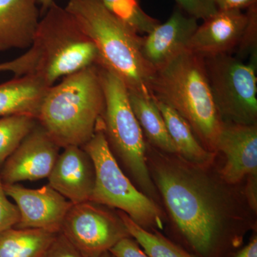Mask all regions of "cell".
<instances>
[{
	"instance_id": "7402d4cb",
	"label": "cell",
	"mask_w": 257,
	"mask_h": 257,
	"mask_svg": "<svg viewBox=\"0 0 257 257\" xmlns=\"http://www.w3.org/2000/svg\"><path fill=\"white\" fill-rule=\"evenodd\" d=\"M37 124L36 118L26 115L0 118V167Z\"/></svg>"
},
{
	"instance_id": "d6a6232c",
	"label": "cell",
	"mask_w": 257,
	"mask_h": 257,
	"mask_svg": "<svg viewBox=\"0 0 257 257\" xmlns=\"http://www.w3.org/2000/svg\"><path fill=\"white\" fill-rule=\"evenodd\" d=\"M100 257H112L111 256V253L109 252L104 253V254L101 255Z\"/></svg>"
},
{
	"instance_id": "4dcf8cb0",
	"label": "cell",
	"mask_w": 257,
	"mask_h": 257,
	"mask_svg": "<svg viewBox=\"0 0 257 257\" xmlns=\"http://www.w3.org/2000/svg\"><path fill=\"white\" fill-rule=\"evenodd\" d=\"M232 257H257L256 235H253L248 244L239 250Z\"/></svg>"
},
{
	"instance_id": "d6986e66",
	"label": "cell",
	"mask_w": 257,
	"mask_h": 257,
	"mask_svg": "<svg viewBox=\"0 0 257 257\" xmlns=\"http://www.w3.org/2000/svg\"><path fill=\"white\" fill-rule=\"evenodd\" d=\"M128 92L130 105L148 144L165 153L178 156L165 119L153 96Z\"/></svg>"
},
{
	"instance_id": "6da1fadb",
	"label": "cell",
	"mask_w": 257,
	"mask_h": 257,
	"mask_svg": "<svg viewBox=\"0 0 257 257\" xmlns=\"http://www.w3.org/2000/svg\"><path fill=\"white\" fill-rule=\"evenodd\" d=\"M151 177L174 223L175 243L196 257H232L247 228L204 171L147 143Z\"/></svg>"
},
{
	"instance_id": "ffe728a7",
	"label": "cell",
	"mask_w": 257,
	"mask_h": 257,
	"mask_svg": "<svg viewBox=\"0 0 257 257\" xmlns=\"http://www.w3.org/2000/svg\"><path fill=\"white\" fill-rule=\"evenodd\" d=\"M56 234L42 229L12 228L0 235V257H42Z\"/></svg>"
},
{
	"instance_id": "9a60e30c",
	"label": "cell",
	"mask_w": 257,
	"mask_h": 257,
	"mask_svg": "<svg viewBox=\"0 0 257 257\" xmlns=\"http://www.w3.org/2000/svg\"><path fill=\"white\" fill-rule=\"evenodd\" d=\"M48 180L49 185L72 204L88 202L95 184L94 162L82 147H64Z\"/></svg>"
},
{
	"instance_id": "ba28073f",
	"label": "cell",
	"mask_w": 257,
	"mask_h": 257,
	"mask_svg": "<svg viewBox=\"0 0 257 257\" xmlns=\"http://www.w3.org/2000/svg\"><path fill=\"white\" fill-rule=\"evenodd\" d=\"M211 93L224 123L256 124L257 55L249 63L231 55L204 59Z\"/></svg>"
},
{
	"instance_id": "f1b7e54d",
	"label": "cell",
	"mask_w": 257,
	"mask_h": 257,
	"mask_svg": "<svg viewBox=\"0 0 257 257\" xmlns=\"http://www.w3.org/2000/svg\"><path fill=\"white\" fill-rule=\"evenodd\" d=\"M109 252L112 257H150L132 236L120 240Z\"/></svg>"
},
{
	"instance_id": "52a82bcc",
	"label": "cell",
	"mask_w": 257,
	"mask_h": 257,
	"mask_svg": "<svg viewBox=\"0 0 257 257\" xmlns=\"http://www.w3.org/2000/svg\"><path fill=\"white\" fill-rule=\"evenodd\" d=\"M95 168L90 201L123 211L147 230L164 229L163 215L155 201L136 188L125 175L106 141L101 119L92 139L82 147Z\"/></svg>"
},
{
	"instance_id": "603a6c76",
	"label": "cell",
	"mask_w": 257,
	"mask_h": 257,
	"mask_svg": "<svg viewBox=\"0 0 257 257\" xmlns=\"http://www.w3.org/2000/svg\"><path fill=\"white\" fill-rule=\"evenodd\" d=\"M111 14L131 27L139 35H147L157 25L159 20L147 14L139 0H101Z\"/></svg>"
},
{
	"instance_id": "4fadbf2b",
	"label": "cell",
	"mask_w": 257,
	"mask_h": 257,
	"mask_svg": "<svg viewBox=\"0 0 257 257\" xmlns=\"http://www.w3.org/2000/svg\"><path fill=\"white\" fill-rule=\"evenodd\" d=\"M216 151L224 155L226 163L221 178L229 184H239L257 172V126L255 124L224 123Z\"/></svg>"
},
{
	"instance_id": "5b68a950",
	"label": "cell",
	"mask_w": 257,
	"mask_h": 257,
	"mask_svg": "<svg viewBox=\"0 0 257 257\" xmlns=\"http://www.w3.org/2000/svg\"><path fill=\"white\" fill-rule=\"evenodd\" d=\"M37 60L33 72L50 87L56 81L99 64L92 40L65 8L55 2L39 22L32 46Z\"/></svg>"
},
{
	"instance_id": "7c38bea8",
	"label": "cell",
	"mask_w": 257,
	"mask_h": 257,
	"mask_svg": "<svg viewBox=\"0 0 257 257\" xmlns=\"http://www.w3.org/2000/svg\"><path fill=\"white\" fill-rule=\"evenodd\" d=\"M248 21L247 13L241 10H218L199 25L187 50L204 59L231 55L239 46Z\"/></svg>"
},
{
	"instance_id": "d4e9b609",
	"label": "cell",
	"mask_w": 257,
	"mask_h": 257,
	"mask_svg": "<svg viewBox=\"0 0 257 257\" xmlns=\"http://www.w3.org/2000/svg\"><path fill=\"white\" fill-rule=\"evenodd\" d=\"M0 176V235L15 228L20 221V211L16 204L10 200Z\"/></svg>"
},
{
	"instance_id": "277c9868",
	"label": "cell",
	"mask_w": 257,
	"mask_h": 257,
	"mask_svg": "<svg viewBox=\"0 0 257 257\" xmlns=\"http://www.w3.org/2000/svg\"><path fill=\"white\" fill-rule=\"evenodd\" d=\"M104 106L98 66H91L50 87L37 120L61 148L83 147L95 133Z\"/></svg>"
},
{
	"instance_id": "5bb4252c",
	"label": "cell",
	"mask_w": 257,
	"mask_h": 257,
	"mask_svg": "<svg viewBox=\"0 0 257 257\" xmlns=\"http://www.w3.org/2000/svg\"><path fill=\"white\" fill-rule=\"evenodd\" d=\"M197 21L177 7L165 23L159 24L143 37L142 54L155 72L187 50L199 27Z\"/></svg>"
},
{
	"instance_id": "7a4b0ae2",
	"label": "cell",
	"mask_w": 257,
	"mask_h": 257,
	"mask_svg": "<svg viewBox=\"0 0 257 257\" xmlns=\"http://www.w3.org/2000/svg\"><path fill=\"white\" fill-rule=\"evenodd\" d=\"M152 96L175 109L188 122L199 141L216 153L223 122L216 109L204 59L188 50L155 72Z\"/></svg>"
},
{
	"instance_id": "9c48e42d",
	"label": "cell",
	"mask_w": 257,
	"mask_h": 257,
	"mask_svg": "<svg viewBox=\"0 0 257 257\" xmlns=\"http://www.w3.org/2000/svg\"><path fill=\"white\" fill-rule=\"evenodd\" d=\"M92 201L72 204L60 233L86 257H100L130 236L119 214Z\"/></svg>"
},
{
	"instance_id": "8992f818",
	"label": "cell",
	"mask_w": 257,
	"mask_h": 257,
	"mask_svg": "<svg viewBox=\"0 0 257 257\" xmlns=\"http://www.w3.org/2000/svg\"><path fill=\"white\" fill-rule=\"evenodd\" d=\"M104 96L103 132L113 155L150 198L156 189L147 161V143L128 99L124 82L111 70L97 64Z\"/></svg>"
},
{
	"instance_id": "4316f807",
	"label": "cell",
	"mask_w": 257,
	"mask_h": 257,
	"mask_svg": "<svg viewBox=\"0 0 257 257\" xmlns=\"http://www.w3.org/2000/svg\"><path fill=\"white\" fill-rule=\"evenodd\" d=\"M36 51L33 47L15 60L0 63V72H11L15 77H20L25 74L32 73L37 62Z\"/></svg>"
},
{
	"instance_id": "ac0fdd59",
	"label": "cell",
	"mask_w": 257,
	"mask_h": 257,
	"mask_svg": "<svg viewBox=\"0 0 257 257\" xmlns=\"http://www.w3.org/2000/svg\"><path fill=\"white\" fill-rule=\"evenodd\" d=\"M155 101L177 148L178 156L190 165L207 170L214 162L215 153L203 146L188 122L175 109L162 101Z\"/></svg>"
},
{
	"instance_id": "30bf717a",
	"label": "cell",
	"mask_w": 257,
	"mask_h": 257,
	"mask_svg": "<svg viewBox=\"0 0 257 257\" xmlns=\"http://www.w3.org/2000/svg\"><path fill=\"white\" fill-rule=\"evenodd\" d=\"M7 195L20 211L15 228L45 230L58 234L72 203L51 186L29 189L20 184H4Z\"/></svg>"
},
{
	"instance_id": "44dd1931",
	"label": "cell",
	"mask_w": 257,
	"mask_h": 257,
	"mask_svg": "<svg viewBox=\"0 0 257 257\" xmlns=\"http://www.w3.org/2000/svg\"><path fill=\"white\" fill-rule=\"evenodd\" d=\"M130 236L150 257H196L158 230H147L137 224L123 211H118Z\"/></svg>"
},
{
	"instance_id": "1f68e13d",
	"label": "cell",
	"mask_w": 257,
	"mask_h": 257,
	"mask_svg": "<svg viewBox=\"0 0 257 257\" xmlns=\"http://www.w3.org/2000/svg\"><path fill=\"white\" fill-rule=\"evenodd\" d=\"M53 3L54 0H38V4L42 5L43 13H45Z\"/></svg>"
},
{
	"instance_id": "3957f363",
	"label": "cell",
	"mask_w": 257,
	"mask_h": 257,
	"mask_svg": "<svg viewBox=\"0 0 257 257\" xmlns=\"http://www.w3.org/2000/svg\"><path fill=\"white\" fill-rule=\"evenodd\" d=\"M65 9L95 45L99 65L116 74L130 92L152 96L155 71L142 54L143 36L111 14L101 0H69Z\"/></svg>"
},
{
	"instance_id": "484cf974",
	"label": "cell",
	"mask_w": 257,
	"mask_h": 257,
	"mask_svg": "<svg viewBox=\"0 0 257 257\" xmlns=\"http://www.w3.org/2000/svg\"><path fill=\"white\" fill-rule=\"evenodd\" d=\"M179 9L189 16L202 20H207L218 12L213 0H175Z\"/></svg>"
},
{
	"instance_id": "e0dca14e",
	"label": "cell",
	"mask_w": 257,
	"mask_h": 257,
	"mask_svg": "<svg viewBox=\"0 0 257 257\" xmlns=\"http://www.w3.org/2000/svg\"><path fill=\"white\" fill-rule=\"evenodd\" d=\"M50 87L35 73L15 77L0 84V117L26 115L37 119Z\"/></svg>"
},
{
	"instance_id": "f546056e",
	"label": "cell",
	"mask_w": 257,
	"mask_h": 257,
	"mask_svg": "<svg viewBox=\"0 0 257 257\" xmlns=\"http://www.w3.org/2000/svg\"><path fill=\"white\" fill-rule=\"evenodd\" d=\"M218 10H235L248 9L256 4L257 0H213Z\"/></svg>"
},
{
	"instance_id": "8fae6325",
	"label": "cell",
	"mask_w": 257,
	"mask_h": 257,
	"mask_svg": "<svg viewBox=\"0 0 257 257\" xmlns=\"http://www.w3.org/2000/svg\"><path fill=\"white\" fill-rule=\"evenodd\" d=\"M60 148L37 121L35 128L0 167L3 184L48 178L60 155Z\"/></svg>"
},
{
	"instance_id": "2e32d148",
	"label": "cell",
	"mask_w": 257,
	"mask_h": 257,
	"mask_svg": "<svg viewBox=\"0 0 257 257\" xmlns=\"http://www.w3.org/2000/svg\"><path fill=\"white\" fill-rule=\"evenodd\" d=\"M38 0H0V52L31 47L38 26Z\"/></svg>"
},
{
	"instance_id": "cb8c5ba5",
	"label": "cell",
	"mask_w": 257,
	"mask_h": 257,
	"mask_svg": "<svg viewBox=\"0 0 257 257\" xmlns=\"http://www.w3.org/2000/svg\"><path fill=\"white\" fill-rule=\"evenodd\" d=\"M248 21L239 46L236 48V58H244L256 53L257 47V5H252L246 12Z\"/></svg>"
},
{
	"instance_id": "83f0119b",
	"label": "cell",
	"mask_w": 257,
	"mask_h": 257,
	"mask_svg": "<svg viewBox=\"0 0 257 257\" xmlns=\"http://www.w3.org/2000/svg\"><path fill=\"white\" fill-rule=\"evenodd\" d=\"M42 257H86L62 233L55 235Z\"/></svg>"
}]
</instances>
